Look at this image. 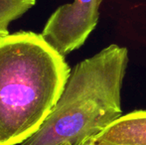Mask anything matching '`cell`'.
<instances>
[{"mask_svg":"<svg viewBox=\"0 0 146 145\" xmlns=\"http://www.w3.org/2000/svg\"><path fill=\"white\" fill-rule=\"evenodd\" d=\"M71 72L41 34L19 31L0 38V145H20L40 129Z\"/></svg>","mask_w":146,"mask_h":145,"instance_id":"obj_1","label":"cell"},{"mask_svg":"<svg viewBox=\"0 0 146 145\" xmlns=\"http://www.w3.org/2000/svg\"><path fill=\"white\" fill-rule=\"evenodd\" d=\"M129 57L111 44L80 62L52 113L20 145H86L122 116L121 87Z\"/></svg>","mask_w":146,"mask_h":145,"instance_id":"obj_2","label":"cell"},{"mask_svg":"<svg viewBox=\"0 0 146 145\" xmlns=\"http://www.w3.org/2000/svg\"><path fill=\"white\" fill-rule=\"evenodd\" d=\"M102 0H75L50 16L41 35L62 56L78 50L98 25Z\"/></svg>","mask_w":146,"mask_h":145,"instance_id":"obj_3","label":"cell"},{"mask_svg":"<svg viewBox=\"0 0 146 145\" xmlns=\"http://www.w3.org/2000/svg\"><path fill=\"white\" fill-rule=\"evenodd\" d=\"M90 142L98 145H146V110L122 115Z\"/></svg>","mask_w":146,"mask_h":145,"instance_id":"obj_4","label":"cell"},{"mask_svg":"<svg viewBox=\"0 0 146 145\" xmlns=\"http://www.w3.org/2000/svg\"><path fill=\"white\" fill-rule=\"evenodd\" d=\"M37 0H0V38L9 35V25L36 4Z\"/></svg>","mask_w":146,"mask_h":145,"instance_id":"obj_5","label":"cell"},{"mask_svg":"<svg viewBox=\"0 0 146 145\" xmlns=\"http://www.w3.org/2000/svg\"><path fill=\"white\" fill-rule=\"evenodd\" d=\"M86 145H98V144H94V143H92V142H90V143H88Z\"/></svg>","mask_w":146,"mask_h":145,"instance_id":"obj_6","label":"cell"}]
</instances>
